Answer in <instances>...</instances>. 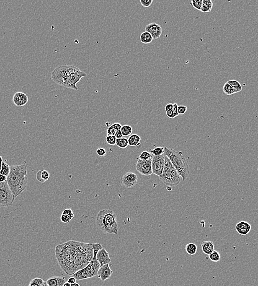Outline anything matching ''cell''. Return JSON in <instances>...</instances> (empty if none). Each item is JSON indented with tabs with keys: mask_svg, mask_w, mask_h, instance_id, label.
I'll use <instances>...</instances> for the list:
<instances>
[{
	"mask_svg": "<svg viewBox=\"0 0 258 286\" xmlns=\"http://www.w3.org/2000/svg\"><path fill=\"white\" fill-rule=\"evenodd\" d=\"M29 101L28 95L22 92H17L13 97V102L18 107L25 106Z\"/></svg>",
	"mask_w": 258,
	"mask_h": 286,
	"instance_id": "15",
	"label": "cell"
},
{
	"mask_svg": "<svg viewBox=\"0 0 258 286\" xmlns=\"http://www.w3.org/2000/svg\"><path fill=\"white\" fill-rule=\"evenodd\" d=\"M44 279L39 277H35L31 279L28 286H42L44 283Z\"/></svg>",
	"mask_w": 258,
	"mask_h": 286,
	"instance_id": "31",
	"label": "cell"
},
{
	"mask_svg": "<svg viewBox=\"0 0 258 286\" xmlns=\"http://www.w3.org/2000/svg\"><path fill=\"white\" fill-rule=\"evenodd\" d=\"M186 251L187 253L189 255V256H192L196 254L197 251V246L193 243H190L186 245Z\"/></svg>",
	"mask_w": 258,
	"mask_h": 286,
	"instance_id": "24",
	"label": "cell"
},
{
	"mask_svg": "<svg viewBox=\"0 0 258 286\" xmlns=\"http://www.w3.org/2000/svg\"><path fill=\"white\" fill-rule=\"evenodd\" d=\"M236 230L238 233L242 235H247L251 231V226L246 221H241L236 226Z\"/></svg>",
	"mask_w": 258,
	"mask_h": 286,
	"instance_id": "17",
	"label": "cell"
},
{
	"mask_svg": "<svg viewBox=\"0 0 258 286\" xmlns=\"http://www.w3.org/2000/svg\"><path fill=\"white\" fill-rule=\"evenodd\" d=\"M141 4L145 7H150L153 3V0H140Z\"/></svg>",
	"mask_w": 258,
	"mask_h": 286,
	"instance_id": "38",
	"label": "cell"
},
{
	"mask_svg": "<svg viewBox=\"0 0 258 286\" xmlns=\"http://www.w3.org/2000/svg\"><path fill=\"white\" fill-rule=\"evenodd\" d=\"M96 224L98 228L106 234L118 233V224L117 214L113 210L103 209L99 211L96 219Z\"/></svg>",
	"mask_w": 258,
	"mask_h": 286,
	"instance_id": "5",
	"label": "cell"
},
{
	"mask_svg": "<svg viewBox=\"0 0 258 286\" xmlns=\"http://www.w3.org/2000/svg\"><path fill=\"white\" fill-rule=\"evenodd\" d=\"M46 282L49 286H63L67 281L65 276H54L49 278Z\"/></svg>",
	"mask_w": 258,
	"mask_h": 286,
	"instance_id": "18",
	"label": "cell"
},
{
	"mask_svg": "<svg viewBox=\"0 0 258 286\" xmlns=\"http://www.w3.org/2000/svg\"><path fill=\"white\" fill-rule=\"evenodd\" d=\"M96 258H97V261L100 264L101 266L109 264L112 261V259L109 256L108 252L103 248L101 249H100L98 252L97 253Z\"/></svg>",
	"mask_w": 258,
	"mask_h": 286,
	"instance_id": "16",
	"label": "cell"
},
{
	"mask_svg": "<svg viewBox=\"0 0 258 286\" xmlns=\"http://www.w3.org/2000/svg\"><path fill=\"white\" fill-rule=\"evenodd\" d=\"M96 152H97V154L99 156H105L106 155V149H104L103 148H99L98 149H97V151H96Z\"/></svg>",
	"mask_w": 258,
	"mask_h": 286,
	"instance_id": "40",
	"label": "cell"
},
{
	"mask_svg": "<svg viewBox=\"0 0 258 286\" xmlns=\"http://www.w3.org/2000/svg\"><path fill=\"white\" fill-rule=\"evenodd\" d=\"M107 143L111 145L114 146L116 144L117 138L114 136H107L106 138Z\"/></svg>",
	"mask_w": 258,
	"mask_h": 286,
	"instance_id": "35",
	"label": "cell"
},
{
	"mask_svg": "<svg viewBox=\"0 0 258 286\" xmlns=\"http://www.w3.org/2000/svg\"><path fill=\"white\" fill-rule=\"evenodd\" d=\"M113 273V271L110 268L109 264H108L100 267L97 273V276L101 279L102 281L104 282L107 279H110Z\"/></svg>",
	"mask_w": 258,
	"mask_h": 286,
	"instance_id": "14",
	"label": "cell"
},
{
	"mask_svg": "<svg viewBox=\"0 0 258 286\" xmlns=\"http://www.w3.org/2000/svg\"><path fill=\"white\" fill-rule=\"evenodd\" d=\"M164 155L165 157V166L162 175L159 177V180L168 186L176 187L180 184L182 178L170 160L165 155Z\"/></svg>",
	"mask_w": 258,
	"mask_h": 286,
	"instance_id": "8",
	"label": "cell"
},
{
	"mask_svg": "<svg viewBox=\"0 0 258 286\" xmlns=\"http://www.w3.org/2000/svg\"><path fill=\"white\" fill-rule=\"evenodd\" d=\"M152 156L151 152H148L147 151H144L141 154L138 159L141 160H148L151 159Z\"/></svg>",
	"mask_w": 258,
	"mask_h": 286,
	"instance_id": "32",
	"label": "cell"
},
{
	"mask_svg": "<svg viewBox=\"0 0 258 286\" xmlns=\"http://www.w3.org/2000/svg\"><path fill=\"white\" fill-rule=\"evenodd\" d=\"M10 167L11 166H9V165L3 162L1 169L0 170V174L5 175L6 177H7L10 172V170H11Z\"/></svg>",
	"mask_w": 258,
	"mask_h": 286,
	"instance_id": "30",
	"label": "cell"
},
{
	"mask_svg": "<svg viewBox=\"0 0 258 286\" xmlns=\"http://www.w3.org/2000/svg\"><path fill=\"white\" fill-rule=\"evenodd\" d=\"M136 170L138 173L145 176L153 174L152 169V159L148 160H138L136 165Z\"/></svg>",
	"mask_w": 258,
	"mask_h": 286,
	"instance_id": "11",
	"label": "cell"
},
{
	"mask_svg": "<svg viewBox=\"0 0 258 286\" xmlns=\"http://www.w3.org/2000/svg\"><path fill=\"white\" fill-rule=\"evenodd\" d=\"M145 32L152 35L153 40L158 39L162 34V28L157 23H150L146 26Z\"/></svg>",
	"mask_w": 258,
	"mask_h": 286,
	"instance_id": "13",
	"label": "cell"
},
{
	"mask_svg": "<svg viewBox=\"0 0 258 286\" xmlns=\"http://www.w3.org/2000/svg\"><path fill=\"white\" fill-rule=\"evenodd\" d=\"M63 286H71V284H69L68 282H66L64 284Z\"/></svg>",
	"mask_w": 258,
	"mask_h": 286,
	"instance_id": "50",
	"label": "cell"
},
{
	"mask_svg": "<svg viewBox=\"0 0 258 286\" xmlns=\"http://www.w3.org/2000/svg\"><path fill=\"white\" fill-rule=\"evenodd\" d=\"M153 37L152 35L150 34L149 32H142L140 35L141 42L143 44H149L152 42L153 41Z\"/></svg>",
	"mask_w": 258,
	"mask_h": 286,
	"instance_id": "23",
	"label": "cell"
},
{
	"mask_svg": "<svg viewBox=\"0 0 258 286\" xmlns=\"http://www.w3.org/2000/svg\"><path fill=\"white\" fill-rule=\"evenodd\" d=\"M178 104H176V103L173 104V112H174V113H175V116H176V117L179 116V114H178Z\"/></svg>",
	"mask_w": 258,
	"mask_h": 286,
	"instance_id": "44",
	"label": "cell"
},
{
	"mask_svg": "<svg viewBox=\"0 0 258 286\" xmlns=\"http://www.w3.org/2000/svg\"><path fill=\"white\" fill-rule=\"evenodd\" d=\"M62 214H64V215H67V216L74 217V213H73V210L71 209H65L63 211Z\"/></svg>",
	"mask_w": 258,
	"mask_h": 286,
	"instance_id": "41",
	"label": "cell"
},
{
	"mask_svg": "<svg viewBox=\"0 0 258 286\" xmlns=\"http://www.w3.org/2000/svg\"><path fill=\"white\" fill-rule=\"evenodd\" d=\"M71 286H80V285L79 284H78V283L75 282V284H71Z\"/></svg>",
	"mask_w": 258,
	"mask_h": 286,
	"instance_id": "51",
	"label": "cell"
},
{
	"mask_svg": "<svg viewBox=\"0 0 258 286\" xmlns=\"http://www.w3.org/2000/svg\"><path fill=\"white\" fill-rule=\"evenodd\" d=\"M86 73L74 66L63 65L56 68L51 74V78L56 84L65 88L78 90L76 84Z\"/></svg>",
	"mask_w": 258,
	"mask_h": 286,
	"instance_id": "1",
	"label": "cell"
},
{
	"mask_svg": "<svg viewBox=\"0 0 258 286\" xmlns=\"http://www.w3.org/2000/svg\"><path fill=\"white\" fill-rule=\"evenodd\" d=\"M3 162V161L2 157L0 156V170L1 169V167H2V165Z\"/></svg>",
	"mask_w": 258,
	"mask_h": 286,
	"instance_id": "49",
	"label": "cell"
},
{
	"mask_svg": "<svg viewBox=\"0 0 258 286\" xmlns=\"http://www.w3.org/2000/svg\"><path fill=\"white\" fill-rule=\"evenodd\" d=\"M187 110V106H184V105L178 106V112L179 115H184V113L186 112Z\"/></svg>",
	"mask_w": 258,
	"mask_h": 286,
	"instance_id": "36",
	"label": "cell"
},
{
	"mask_svg": "<svg viewBox=\"0 0 258 286\" xmlns=\"http://www.w3.org/2000/svg\"><path fill=\"white\" fill-rule=\"evenodd\" d=\"M93 248L94 255L91 263L83 269L79 270L74 275H72L76 279V281H81L90 279L97 276L98 270L101 267V265L97 261L96 255L99 250L102 248V246L99 243H93Z\"/></svg>",
	"mask_w": 258,
	"mask_h": 286,
	"instance_id": "7",
	"label": "cell"
},
{
	"mask_svg": "<svg viewBox=\"0 0 258 286\" xmlns=\"http://www.w3.org/2000/svg\"><path fill=\"white\" fill-rule=\"evenodd\" d=\"M138 181V177L136 174L131 172H127L123 175L122 179V184L127 188L135 187Z\"/></svg>",
	"mask_w": 258,
	"mask_h": 286,
	"instance_id": "12",
	"label": "cell"
},
{
	"mask_svg": "<svg viewBox=\"0 0 258 286\" xmlns=\"http://www.w3.org/2000/svg\"><path fill=\"white\" fill-rule=\"evenodd\" d=\"M213 8V1L212 0H203L201 11L203 13H208L211 11Z\"/></svg>",
	"mask_w": 258,
	"mask_h": 286,
	"instance_id": "22",
	"label": "cell"
},
{
	"mask_svg": "<svg viewBox=\"0 0 258 286\" xmlns=\"http://www.w3.org/2000/svg\"><path fill=\"white\" fill-rule=\"evenodd\" d=\"M7 180V177L0 174V183L4 182Z\"/></svg>",
	"mask_w": 258,
	"mask_h": 286,
	"instance_id": "48",
	"label": "cell"
},
{
	"mask_svg": "<svg viewBox=\"0 0 258 286\" xmlns=\"http://www.w3.org/2000/svg\"><path fill=\"white\" fill-rule=\"evenodd\" d=\"M111 126L112 127H113L114 129H115L116 131H118V130H120L121 128H122V125H120V123H114L113 124L111 125Z\"/></svg>",
	"mask_w": 258,
	"mask_h": 286,
	"instance_id": "42",
	"label": "cell"
},
{
	"mask_svg": "<svg viewBox=\"0 0 258 286\" xmlns=\"http://www.w3.org/2000/svg\"><path fill=\"white\" fill-rule=\"evenodd\" d=\"M203 0H192L191 4L197 10L201 11Z\"/></svg>",
	"mask_w": 258,
	"mask_h": 286,
	"instance_id": "33",
	"label": "cell"
},
{
	"mask_svg": "<svg viewBox=\"0 0 258 286\" xmlns=\"http://www.w3.org/2000/svg\"><path fill=\"white\" fill-rule=\"evenodd\" d=\"M42 286H48V284H47V283H46V282L45 281L44 282V284H43V285H42Z\"/></svg>",
	"mask_w": 258,
	"mask_h": 286,
	"instance_id": "52",
	"label": "cell"
},
{
	"mask_svg": "<svg viewBox=\"0 0 258 286\" xmlns=\"http://www.w3.org/2000/svg\"><path fill=\"white\" fill-rule=\"evenodd\" d=\"M120 131L122 133L123 136H131L133 132V129L131 126L129 125H124L122 127Z\"/></svg>",
	"mask_w": 258,
	"mask_h": 286,
	"instance_id": "25",
	"label": "cell"
},
{
	"mask_svg": "<svg viewBox=\"0 0 258 286\" xmlns=\"http://www.w3.org/2000/svg\"><path fill=\"white\" fill-rule=\"evenodd\" d=\"M166 116H168V117L170 118V119H173V118H175V117H176V116H175V113L173 112V111L167 112H166Z\"/></svg>",
	"mask_w": 258,
	"mask_h": 286,
	"instance_id": "43",
	"label": "cell"
},
{
	"mask_svg": "<svg viewBox=\"0 0 258 286\" xmlns=\"http://www.w3.org/2000/svg\"><path fill=\"white\" fill-rule=\"evenodd\" d=\"M202 251L204 254L209 255L214 251V244L212 241H205L202 243L201 244Z\"/></svg>",
	"mask_w": 258,
	"mask_h": 286,
	"instance_id": "19",
	"label": "cell"
},
{
	"mask_svg": "<svg viewBox=\"0 0 258 286\" xmlns=\"http://www.w3.org/2000/svg\"><path fill=\"white\" fill-rule=\"evenodd\" d=\"M70 241L73 252L75 268L77 272L88 265L92 261L94 255L93 243Z\"/></svg>",
	"mask_w": 258,
	"mask_h": 286,
	"instance_id": "3",
	"label": "cell"
},
{
	"mask_svg": "<svg viewBox=\"0 0 258 286\" xmlns=\"http://www.w3.org/2000/svg\"><path fill=\"white\" fill-rule=\"evenodd\" d=\"M116 145L118 146L119 148H122V149H125L129 146L128 140L127 138H125L117 139Z\"/></svg>",
	"mask_w": 258,
	"mask_h": 286,
	"instance_id": "26",
	"label": "cell"
},
{
	"mask_svg": "<svg viewBox=\"0 0 258 286\" xmlns=\"http://www.w3.org/2000/svg\"><path fill=\"white\" fill-rule=\"evenodd\" d=\"M127 140L129 142V145L130 146H136L140 145V136L137 134H131V136H130Z\"/></svg>",
	"mask_w": 258,
	"mask_h": 286,
	"instance_id": "21",
	"label": "cell"
},
{
	"mask_svg": "<svg viewBox=\"0 0 258 286\" xmlns=\"http://www.w3.org/2000/svg\"><path fill=\"white\" fill-rule=\"evenodd\" d=\"M67 282L70 284H75L76 282V279L75 277H73V276L70 277H69V279H68Z\"/></svg>",
	"mask_w": 258,
	"mask_h": 286,
	"instance_id": "47",
	"label": "cell"
},
{
	"mask_svg": "<svg viewBox=\"0 0 258 286\" xmlns=\"http://www.w3.org/2000/svg\"><path fill=\"white\" fill-rule=\"evenodd\" d=\"M164 154L170 160L182 180H186L189 174V166L181 151H178L171 148L164 147Z\"/></svg>",
	"mask_w": 258,
	"mask_h": 286,
	"instance_id": "6",
	"label": "cell"
},
{
	"mask_svg": "<svg viewBox=\"0 0 258 286\" xmlns=\"http://www.w3.org/2000/svg\"><path fill=\"white\" fill-rule=\"evenodd\" d=\"M227 83L229 84L237 92L241 91L242 90V87L240 82L236 80H230L228 81Z\"/></svg>",
	"mask_w": 258,
	"mask_h": 286,
	"instance_id": "28",
	"label": "cell"
},
{
	"mask_svg": "<svg viewBox=\"0 0 258 286\" xmlns=\"http://www.w3.org/2000/svg\"><path fill=\"white\" fill-rule=\"evenodd\" d=\"M150 152L154 156H160L164 154V147H157L150 150Z\"/></svg>",
	"mask_w": 258,
	"mask_h": 286,
	"instance_id": "34",
	"label": "cell"
},
{
	"mask_svg": "<svg viewBox=\"0 0 258 286\" xmlns=\"http://www.w3.org/2000/svg\"><path fill=\"white\" fill-rule=\"evenodd\" d=\"M73 217H72V216H69L64 215V214H62L61 217H60V220L63 223H69L73 219Z\"/></svg>",
	"mask_w": 258,
	"mask_h": 286,
	"instance_id": "37",
	"label": "cell"
},
{
	"mask_svg": "<svg viewBox=\"0 0 258 286\" xmlns=\"http://www.w3.org/2000/svg\"><path fill=\"white\" fill-rule=\"evenodd\" d=\"M55 255L58 263L63 271L67 275H74L76 272V270L70 241L57 245L55 247Z\"/></svg>",
	"mask_w": 258,
	"mask_h": 286,
	"instance_id": "4",
	"label": "cell"
},
{
	"mask_svg": "<svg viewBox=\"0 0 258 286\" xmlns=\"http://www.w3.org/2000/svg\"><path fill=\"white\" fill-rule=\"evenodd\" d=\"M173 104H167L166 106H165V110H166V112H170V111H173Z\"/></svg>",
	"mask_w": 258,
	"mask_h": 286,
	"instance_id": "45",
	"label": "cell"
},
{
	"mask_svg": "<svg viewBox=\"0 0 258 286\" xmlns=\"http://www.w3.org/2000/svg\"><path fill=\"white\" fill-rule=\"evenodd\" d=\"M114 136L116 137L117 139H120L122 138V133L120 131V130H118V131H117V132L115 133V135Z\"/></svg>",
	"mask_w": 258,
	"mask_h": 286,
	"instance_id": "46",
	"label": "cell"
},
{
	"mask_svg": "<svg viewBox=\"0 0 258 286\" xmlns=\"http://www.w3.org/2000/svg\"><path fill=\"white\" fill-rule=\"evenodd\" d=\"M10 169V172L7 177V182L16 199L25 190L27 186V165L24 162L21 165L11 166Z\"/></svg>",
	"mask_w": 258,
	"mask_h": 286,
	"instance_id": "2",
	"label": "cell"
},
{
	"mask_svg": "<svg viewBox=\"0 0 258 286\" xmlns=\"http://www.w3.org/2000/svg\"><path fill=\"white\" fill-rule=\"evenodd\" d=\"M50 173L46 170H40L37 172L36 175L37 180L40 183L46 182L50 178Z\"/></svg>",
	"mask_w": 258,
	"mask_h": 286,
	"instance_id": "20",
	"label": "cell"
},
{
	"mask_svg": "<svg viewBox=\"0 0 258 286\" xmlns=\"http://www.w3.org/2000/svg\"><path fill=\"white\" fill-rule=\"evenodd\" d=\"M14 195L8 185L7 180L0 183V206L9 207L13 203Z\"/></svg>",
	"mask_w": 258,
	"mask_h": 286,
	"instance_id": "9",
	"label": "cell"
},
{
	"mask_svg": "<svg viewBox=\"0 0 258 286\" xmlns=\"http://www.w3.org/2000/svg\"><path fill=\"white\" fill-rule=\"evenodd\" d=\"M117 131L115 129H114L113 127H111V126L107 129V136H114Z\"/></svg>",
	"mask_w": 258,
	"mask_h": 286,
	"instance_id": "39",
	"label": "cell"
},
{
	"mask_svg": "<svg viewBox=\"0 0 258 286\" xmlns=\"http://www.w3.org/2000/svg\"><path fill=\"white\" fill-rule=\"evenodd\" d=\"M165 166L164 155L153 156L152 159V169L153 174L160 177Z\"/></svg>",
	"mask_w": 258,
	"mask_h": 286,
	"instance_id": "10",
	"label": "cell"
},
{
	"mask_svg": "<svg viewBox=\"0 0 258 286\" xmlns=\"http://www.w3.org/2000/svg\"><path fill=\"white\" fill-rule=\"evenodd\" d=\"M222 90H223V91H224L225 94L228 95H232L237 92L229 84L227 83V82H226L224 84L223 88H222Z\"/></svg>",
	"mask_w": 258,
	"mask_h": 286,
	"instance_id": "27",
	"label": "cell"
},
{
	"mask_svg": "<svg viewBox=\"0 0 258 286\" xmlns=\"http://www.w3.org/2000/svg\"><path fill=\"white\" fill-rule=\"evenodd\" d=\"M210 260L213 262H219L221 260V255L218 251L214 250L209 255Z\"/></svg>",
	"mask_w": 258,
	"mask_h": 286,
	"instance_id": "29",
	"label": "cell"
}]
</instances>
